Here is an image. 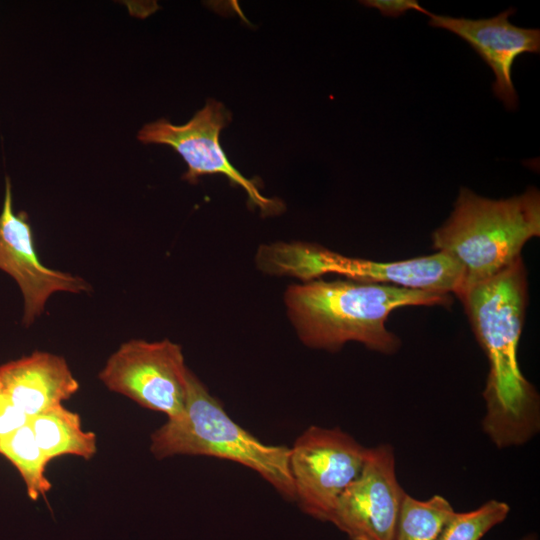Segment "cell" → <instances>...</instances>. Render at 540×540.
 Wrapping results in <instances>:
<instances>
[{"mask_svg": "<svg viewBox=\"0 0 540 540\" xmlns=\"http://www.w3.org/2000/svg\"><path fill=\"white\" fill-rule=\"evenodd\" d=\"M458 298L489 365L483 391V430L498 448L525 444L540 429V398L523 376L517 359L527 304L522 258L467 287Z\"/></svg>", "mask_w": 540, "mask_h": 540, "instance_id": "1", "label": "cell"}, {"mask_svg": "<svg viewBox=\"0 0 540 540\" xmlns=\"http://www.w3.org/2000/svg\"><path fill=\"white\" fill-rule=\"evenodd\" d=\"M451 294L354 280L315 279L289 286L286 313L300 341L313 349L339 351L354 341L383 354L395 353L400 339L385 324L404 306H449Z\"/></svg>", "mask_w": 540, "mask_h": 540, "instance_id": "2", "label": "cell"}, {"mask_svg": "<svg viewBox=\"0 0 540 540\" xmlns=\"http://www.w3.org/2000/svg\"><path fill=\"white\" fill-rule=\"evenodd\" d=\"M539 236L540 193L536 188L493 200L463 187L451 215L432 234V243L463 267V291L510 266L521 257L526 242Z\"/></svg>", "mask_w": 540, "mask_h": 540, "instance_id": "3", "label": "cell"}, {"mask_svg": "<svg viewBox=\"0 0 540 540\" xmlns=\"http://www.w3.org/2000/svg\"><path fill=\"white\" fill-rule=\"evenodd\" d=\"M150 450L158 459L191 455L239 463L257 472L284 498L295 501L290 448L264 444L242 428L190 370L185 408L152 433Z\"/></svg>", "mask_w": 540, "mask_h": 540, "instance_id": "4", "label": "cell"}, {"mask_svg": "<svg viewBox=\"0 0 540 540\" xmlns=\"http://www.w3.org/2000/svg\"><path fill=\"white\" fill-rule=\"evenodd\" d=\"M258 268L271 275L296 277L304 282L335 274L349 280L442 293H461L464 269L451 255L436 254L394 262L344 256L306 242L261 245Z\"/></svg>", "mask_w": 540, "mask_h": 540, "instance_id": "5", "label": "cell"}, {"mask_svg": "<svg viewBox=\"0 0 540 540\" xmlns=\"http://www.w3.org/2000/svg\"><path fill=\"white\" fill-rule=\"evenodd\" d=\"M367 448L339 428L311 426L290 448L289 465L300 509L330 522L337 501L358 477Z\"/></svg>", "mask_w": 540, "mask_h": 540, "instance_id": "6", "label": "cell"}, {"mask_svg": "<svg viewBox=\"0 0 540 540\" xmlns=\"http://www.w3.org/2000/svg\"><path fill=\"white\" fill-rule=\"evenodd\" d=\"M188 371L179 344L132 339L110 355L98 377L110 391L171 419L185 408Z\"/></svg>", "mask_w": 540, "mask_h": 540, "instance_id": "7", "label": "cell"}, {"mask_svg": "<svg viewBox=\"0 0 540 540\" xmlns=\"http://www.w3.org/2000/svg\"><path fill=\"white\" fill-rule=\"evenodd\" d=\"M231 120V112L223 103L208 99L187 123L175 125L160 118L145 124L137 138L143 144H162L175 150L188 167L182 175L184 181L195 184L203 175H224L232 185L240 186L246 192L248 203L259 208L262 215L279 214L285 208L283 202L262 195L257 183L232 165L220 145V133Z\"/></svg>", "mask_w": 540, "mask_h": 540, "instance_id": "8", "label": "cell"}, {"mask_svg": "<svg viewBox=\"0 0 540 540\" xmlns=\"http://www.w3.org/2000/svg\"><path fill=\"white\" fill-rule=\"evenodd\" d=\"M406 495L393 447L367 448L361 472L341 494L330 522L350 540H395Z\"/></svg>", "mask_w": 540, "mask_h": 540, "instance_id": "9", "label": "cell"}, {"mask_svg": "<svg viewBox=\"0 0 540 540\" xmlns=\"http://www.w3.org/2000/svg\"><path fill=\"white\" fill-rule=\"evenodd\" d=\"M0 270L18 285L23 296L22 325L30 327L45 311L51 295L57 292L87 293L91 285L82 277L46 267L40 261L32 227L24 211L15 212L10 178L0 211Z\"/></svg>", "mask_w": 540, "mask_h": 540, "instance_id": "10", "label": "cell"}, {"mask_svg": "<svg viewBox=\"0 0 540 540\" xmlns=\"http://www.w3.org/2000/svg\"><path fill=\"white\" fill-rule=\"evenodd\" d=\"M509 8L486 19L455 18L430 13L429 25L448 30L467 42L494 73V95L509 110L518 106V95L512 81L515 59L524 53L538 54L540 30L512 24Z\"/></svg>", "mask_w": 540, "mask_h": 540, "instance_id": "11", "label": "cell"}, {"mask_svg": "<svg viewBox=\"0 0 540 540\" xmlns=\"http://www.w3.org/2000/svg\"><path fill=\"white\" fill-rule=\"evenodd\" d=\"M0 383L29 419L63 405L79 390L66 360L43 351L2 364Z\"/></svg>", "mask_w": 540, "mask_h": 540, "instance_id": "12", "label": "cell"}, {"mask_svg": "<svg viewBox=\"0 0 540 540\" xmlns=\"http://www.w3.org/2000/svg\"><path fill=\"white\" fill-rule=\"evenodd\" d=\"M28 423L50 461L65 455L89 460L97 452L95 433L84 430L79 414L63 405L30 418Z\"/></svg>", "mask_w": 540, "mask_h": 540, "instance_id": "13", "label": "cell"}, {"mask_svg": "<svg viewBox=\"0 0 540 540\" xmlns=\"http://www.w3.org/2000/svg\"><path fill=\"white\" fill-rule=\"evenodd\" d=\"M0 454L17 469L31 500L46 496L52 487L45 474L50 460L36 442L29 423L0 440Z\"/></svg>", "mask_w": 540, "mask_h": 540, "instance_id": "14", "label": "cell"}, {"mask_svg": "<svg viewBox=\"0 0 540 540\" xmlns=\"http://www.w3.org/2000/svg\"><path fill=\"white\" fill-rule=\"evenodd\" d=\"M455 510L440 495L419 500L406 495L395 540H437Z\"/></svg>", "mask_w": 540, "mask_h": 540, "instance_id": "15", "label": "cell"}, {"mask_svg": "<svg viewBox=\"0 0 540 540\" xmlns=\"http://www.w3.org/2000/svg\"><path fill=\"white\" fill-rule=\"evenodd\" d=\"M510 507L498 500H489L477 509L454 512L437 540H481L492 528L507 518Z\"/></svg>", "mask_w": 540, "mask_h": 540, "instance_id": "16", "label": "cell"}, {"mask_svg": "<svg viewBox=\"0 0 540 540\" xmlns=\"http://www.w3.org/2000/svg\"><path fill=\"white\" fill-rule=\"evenodd\" d=\"M28 421L29 418L12 403L0 383V440Z\"/></svg>", "mask_w": 540, "mask_h": 540, "instance_id": "17", "label": "cell"}, {"mask_svg": "<svg viewBox=\"0 0 540 540\" xmlns=\"http://www.w3.org/2000/svg\"><path fill=\"white\" fill-rule=\"evenodd\" d=\"M367 7H372L380 11L384 16L399 17L409 10L421 12L427 16L431 12L424 9L416 0H367L361 1Z\"/></svg>", "mask_w": 540, "mask_h": 540, "instance_id": "18", "label": "cell"}, {"mask_svg": "<svg viewBox=\"0 0 540 540\" xmlns=\"http://www.w3.org/2000/svg\"><path fill=\"white\" fill-rule=\"evenodd\" d=\"M520 540H538V538L535 534H528L522 537Z\"/></svg>", "mask_w": 540, "mask_h": 540, "instance_id": "19", "label": "cell"}]
</instances>
